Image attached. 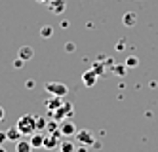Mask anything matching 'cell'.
Listing matches in <instances>:
<instances>
[{
  "label": "cell",
  "mask_w": 158,
  "mask_h": 152,
  "mask_svg": "<svg viewBox=\"0 0 158 152\" xmlns=\"http://www.w3.org/2000/svg\"><path fill=\"white\" fill-rule=\"evenodd\" d=\"M137 63H139L137 57H128V59H126V65L128 67H137Z\"/></svg>",
  "instance_id": "obj_19"
},
{
  "label": "cell",
  "mask_w": 158,
  "mask_h": 152,
  "mask_svg": "<svg viewBox=\"0 0 158 152\" xmlns=\"http://www.w3.org/2000/svg\"><path fill=\"white\" fill-rule=\"evenodd\" d=\"M32 55H35V51H32L31 46H23V48L19 50V59H21V61H31Z\"/></svg>",
  "instance_id": "obj_11"
},
{
  "label": "cell",
  "mask_w": 158,
  "mask_h": 152,
  "mask_svg": "<svg viewBox=\"0 0 158 152\" xmlns=\"http://www.w3.org/2000/svg\"><path fill=\"white\" fill-rule=\"evenodd\" d=\"M61 105H63V97H57V95H53V99H48V101H46V107H48L52 112H55V110L61 107Z\"/></svg>",
  "instance_id": "obj_10"
},
{
  "label": "cell",
  "mask_w": 158,
  "mask_h": 152,
  "mask_svg": "<svg viewBox=\"0 0 158 152\" xmlns=\"http://www.w3.org/2000/svg\"><path fill=\"white\" fill-rule=\"evenodd\" d=\"M52 32H53L52 27H42V29H40V34H42L44 38H50V36H52Z\"/></svg>",
  "instance_id": "obj_18"
},
{
  "label": "cell",
  "mask_w": 158,
  "mask_h": 152,
  "mask_svg": "<svg viewBox=\"0 0 158 152\" xmlns=\"http://www.w3.org/2000/svg\"><path fill=\"white\" fill-rule=\"evenodd\" d=\"M8 141V135H6V131H0V145H4Z\"/></svg>",
  "instance_id": "obj_20"
},
{
  "label": "cell",
  "mask_w": 158,
  "mask_h": 152,
  "mask_svg": "<svg viewBox=\"0 0 158 152\" xmlns=\"http://www.w3.org/2000/svg\"><path fill=\"white\" fill-rule=\"evenodd\" d=\"M48 8L53 11V14H63L67 4H65V0H52V2L48 4Z\"/></svg>",
  "instance_id": "obj_9"
},
{
  "label": "cell",
  "mask_w": 158,
  "mask_h": 152,
  "mask_svg": "<svg viewBox=\"0 0 158 152\" xmlns=\"http://www.w3.org/2000/svg\"><path fill=\"white\" fill-rule=\"evenodd\" d=\"M6 135H8V141H15V143H17L19 137H21V131L17 129V125H15V127H12V129H8Z\"/></svg>",
  "instance_id": "obj_14"
},
{
  "label": "cell",
  "mask_w": 158,
  "mask_h": 152,
  "mask_svg": "<svg viewBox=\"0 0 158 152\" xmlns=\"http://www.w3.org/2000/svg\"><path fill=\"white\" fill-rule=\"evenodd\" d=\"M97 76H99V74H97L95 71H86V72L82 74V82H84V86H88V88H89V86H94L95 82H97Z\"/></svg>",
  "instance_id": "obj_8"
},
{
  "label": "cell",
  "mask_w": 158,
  "mask_h": 152,
  "mask_svg": "<svg viewBox=\"0 0 158 152\" xmlns=\"http://www.w3.org/2000/svg\"><path fill=\"white\" fill-rule=\"evenodd\" d=\"M17 129L21 131V135H32V133L36 131V116L23 114L17 120Z\"/></svg>",
  "instance_id": "obj_1"
},
{
  "label": "cell",
  "mask_w": 158,
  "mask_h": 152,
  "mask_svg": "<svg viewBox=\"0 0 158 152\" xmlns=\"http://www.w3.org/2000/svg\"><path fill=\"white\" fill-rule=\"evenodd\" d=\"M46 129H48L50 133H55V131H59V122H57V120H53V122L46 124Z\"/></svg>",
  "instance_id": "obj_16"
},
{
  "label": "cell",
  "mask_w": 158,
  "mask_h": 152,
  "mask_svg": "<svg viewBox=\"0 0 158 152\" xmlns=\"http://www.w3.org/2000/svg\"><path fill=\"white\" fill-rule=\"evenodd\" d=\"M76 141L80 143V145H94L95 139H94V133H92V131L80 129V131H76Z\"/></svg>",
  "instance_id": "obj_5"
},
{
  "label": "cell",
  "mask_w": 158,
  "mask_h": 152,
  "mask_svg": "<svg viewBox=\"0 0 158 152\" xmlns=\"http://www.w3.org/2000/svg\"><path fill=\"white\" fill-rule=\"evenodd\" d=\"M15 152H32V145L29 141H17L15 143Z\"/></svg>",
  "instance_id": "obj_13"
},
{
  "label": "cell",
  "mask_w": 158,
  "mask_h": 152,
  "mask_svg": "<svg viewBox=\"0 0 158 152\" xmlns=\"http://www.w3.org/2000/svg\"><path fill=\"white\" fill-rule=\"evenodd\" d=\"M122 21H124V25H126V27H133L135 23H137V15H135L133 11H126Z\"/></svg>",
  "instance_id": "obj_12"
},
{
  "label": "cell",
  "mask_w": 158,
  "mask_h": 152,
  "mask_svg": "<svg viewBox=\"0 0 158 152\" xmlns=\"http://www.w3.org/2000/svg\"><path fill=\"white\" fill-rule=\"evenodd\" d=\"M59 150L61 152H76L73 141H63V143H59Z\"/></svg>",
  "instance_id": "obj_15"
},
{
  "label": "cell",
  "mask_w": 158,
  "mask_h": 152,
  "mask_svg": "<svg viewBox=\"0 0 158 152\" xmlns=\"http://www.w3.org/2000/svg\"><path fill=\"white\" fill-rule=\"evenodd\" d=\"M29 143L32 145V148H40V146H44V133L35 131L32 135H29Z\"/></svg>",
  "instance_id": "obj_7"
},
{
  "label": "cell",
  "mask_w": 158,
  "mask_h": 152,
  "mask_svg": "<svg viewBox=\"0 0 158 152\" xmlns=\"http://www.w3.org/2000/svg\"><path fill=\"white\" fill-rule=\"evenodd\" d=\"M46 120L42 118V116H36V131H40V129H46Z\"/></svg>",
  "instance_id": "obj_17"
},
{
  "label": "cell",
  "mask_w": 158,
  "mask_h": 152,
  "mask_svg": "<svg viewBox=\"0 0 158 152\" xmlns=\"http://www.w3.org/2000/svg\"><path fill=\"white\" fill-rule=\"evenodd\" d=\"M38 2H46V4H50V2H52V0H38Z\"/></svg>",
  "instance_id": "obj_22"
},
{
  "label": "cell",
  "mask_w": 158,
  "mask_h": 152,
  "mask_svg": "<svg viewBox=\"0 0 158 152\" xmlns=\"http://www.w3.org/2000/svg\"><path fill=\"white\" fill-rule=\"evenodd\" d=\"M0 152H6V150H4V148H2V145H0Z\"/></svg>",
  "instance_id": "obj_23"
},
{
  "label": "cell",
  "mask_w": 158,
  "mask_h": 152,
  "mask_svg": "<svg viewBox=\"0 0 158 152\" xmlns=\"http://www.w3.org/2000/svg\"><path fill=\"white\" fill-rule=\"evenodd\" d=\"M4 116H6V112H4V109H2V107H0V122L4 120Z\"/></svg>",
  "instance_id": "obj_21"
},
{
  "label": "cell",
  "mask_w": 158,
  "mask_h": 152,
  "mask_svg": "<svg viewBox=\"0 0 158 152\" xmlns=\"http://www.w3.org/2000/svg\"><path fill=\"white\" fill-rule=\"evenodd\" d=\"M71 114H73V107H71L69 103H63L61 107H59L57 110L53 112V116H55V120H57V122H63V120H67Z\"/></svg>",
  "instance_id": "obj_3"
},
{
  "label": "cell",
  "mask_w": 158,
  "mask_h": 152,
  "mask_svg": "<svg viewBox=\"0 0 158 152\" xmlns=\"http://www.w3.org/2000/svg\"><path fill=\"white\" fill-rule=\"evenodd\" d=\"M78 152H86V150H84V148H80V150H78Z\"/></svg>",
  "instance_id": "obj_24"
},
{
  "label": "cell",
  "mask_w": 158,
  "mask_h": 152,
  "mask_svg": "<svg viewBox=\"0 0 158 152\" xmlns=\"http://www.w3.org/2000/svg\"><path fill=\"white\" fill-rule=\"evenodd\" d=\"M59 133H61V131H55V133L44 135V148H48V150L57 148V146H59Z\"/></svg>",
  "instance_id": "obj_4"
},
{
  "label": "cell",
  "mask_w": 158,
  "mask_h": 152,
  "mask_svg": "<svg viewBox=\"0 0 158 152\" xmlns=\"http://www.w3.org/2000/svg\"><path fill=\"white\" fill-rule=\"evenodd\" d=\"M46 91H50L52 95H57V97H65L67 93H69V88H67L65 84H59V82H48Z\"/></svg>",
  "instance_id": "obj_2"
},
{
  "label": "cell",
  "mask_w": 158,
  "mask_h": 152,
  "mask_svg": "<svg viewBox=\"0 0 158 152\" xmlns=\"http://www.w3.org/2000/svg\"><path fill=\"white\" fill-rule=\"evenodd\" d=\"M59 131L63 133V135H76V127H74V122H69V120H63V122H59Z\"/></svg>",
  "instance_id": "obj_6"
}]
</instances>
